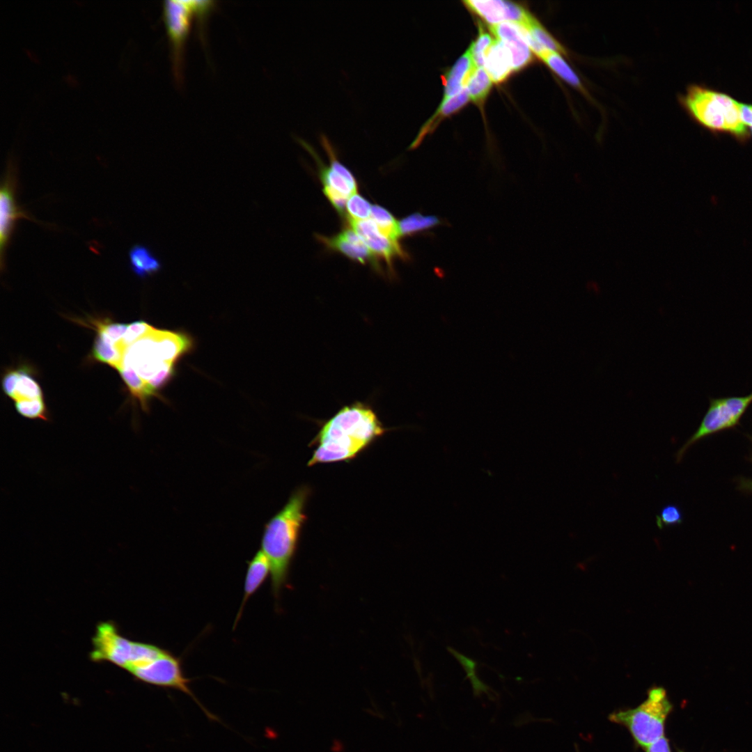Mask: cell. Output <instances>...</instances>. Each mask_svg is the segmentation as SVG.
<instances>
[{
  "mask_svg": "<svg viewBox=\"0 0 752 752\" xmlns=\"http://www.w3.org/2000/svg\"><path fill=\"white\" fill-rule=\"evenodd\" d=\"M384 432L369 405L356 402L345 406L324 423L312 441L317 448L308 465L350 460Z\"/></svg>",
  "mask_w": 752,
  "mask_h": 752,
  "instance_id": "6da1fadb",
  "label": "cell"
},
{
  "mask_svg": "<svg viewBox=\"0 0 752 752\" xmlns=\"http://www.w3.org/2000/svg\"><path fill=\"white\" fill-rule=\"evenodd\" d=\"M308 489H297L285 506L265 525L260 550L270 566L271 590L278 606L283 588L288 587L290 566L297 549Z\"/></svg>",
  "mask_w": 752,
  "mask_h": 752,
  "instance_id": "7a4b0ae2",
  "label": "cell"
},
{
  "mask_svg": "<svg viewBox=\"0 0 752 752\" xmlns=\"http://www.w3.org/2000/svg\"><path fill=\"white\" fill-rule=\"evenodd\" d=\"M689 117L714 135L727 134L742 144L751 138L742 119V102L705 84H691L678 97Z\"/></svg>",
  "mask_w": 752,
  "mask_h": 752,
  "instance_id": "3957f363",
  "label": "cell"
},
{
  "mask_svg": "<svg viewBox=\"0 0 752 752\" xmlns=\"http://www.w3.org/2000/svg\"><path fill=\"white\" fill-rule=\"evenodd\" d=\"M672 708L665 689L654 687L639 705L611 713L609 719L625 727L636 743L645 748L664 736L666 720Z\"/></svg>",
  "mask_w": 752,
  "mask_h": 752,
  "instance_id": "277c9868",
  "label": "cell"
},
{
  "mask_svg": "<svg viewBox=\"0 0 752 752\" xmlns=\"http://www.w3.org/2000/svg\"><path fill=\"white\" fill-rule=\"evenodd\" d=\"M752 404V393L744 396L710 398V405L695 432L675 454L676 462L682 461L688 449L710 435L735 428Z\"/></svg>",
  "mask_w": 752,
  "mask_h": 752,
  "instance_id": "5b68a950",
  "label": "cell"
},
{
  "mask_svg": "<svg viewBox=\"0 0 752 752\" xmlns=\"http://www.w3.org/2000/svg\"><path fill=\"white\" fill-rule=\"evenodd\" d=\"M140 682L150 685L177 690L189 696L210 719L215 717L198 700L190 688L191 679L185 675L182 660L170 651L161 657L128 671Z\"/></svg>",
  "mask_w": 752,
  "mask_h": 752,
  "instance_id": "8992f818",
  "label": "cell"
},
{
  "mask_svg": "<svg viewBox=\"0 0 752 752\" xmlns=\"http://www.w3.org/2000/svg\"><path fill=\"white\" fill-rule=\"evenodd\" d=\"M320 139L321 144L329 156V167L321 162L322 161L310 144L301 139H298V141L309 151L320 164V178L324 194L340 214H345L347 200L357 191V182L351 172L337 159L334 148L328 138L321 134Z\"/></svg>",
  "mask_w": 752,
  "mask_h": 752,
  "instance_id": "52a82bcc",
  "label": "cell"
},
{
  "mask_svg": "<svg viewBox=\"0 0 752 752\" xmlns=\"http://www.w3.org/2000/svg\"><path fill=\"white\" fill-rule=\"evenodd\" d=\"M17 167L12 159L8 161L0 187V263L3 270L6 252L19 219L36 221L17 202Z\"/></svg>",
  "mask_w": 752,
  "mask_h": 752,
  "instance_id": "ba28073f",
  "label": "cell"
},
{
  "mask_svg": "<svg viewBox=\"0 0 752 752\" xmlns=\"http://www.w3.org/2000/svg\"><path fill=\"white\" fill-rule=\"evenodd\" d=\"M163 19L173 54V70L178 78L182 68L185 46L193 18L196 16L193 0H166L162 5Z\"/></svg>",
  "mask_w": 752,
  "mask_h": 752,
  "instance_id": "9c48e42d",
  "label": "cell"
},
{
  "mask_svg": "<svg viewBox=\"0 0 752 752\" xmlns=\"http://www.w3.org/2000/svg\"><path fill=\"white\" fill-rule=\"evenodd\" d=\"M92 643L90 658L93 661H109L126 670L131 661L134 641L121 635L114 623H99Z\"/></svg>",
  "mask_w": 752,
  "mask_h": 752,
  "instance_id": "30bf717a",
  "label": "cell"
},
{
  "mask_svg": "<svg viewBox=\"0 0 752 752\" xmlns=\"http://www.w3.org/2000/svg\"><path fill=\"white\" fill-rule=\"evenodd\" d=\"M155 329L126 348L122 365L132 368L147 382L168 363H172L162 360L156 346Z\"/></svg>",
  "mask_w": 752,
  "mask_h": 752,
  "instance_id": "8fae6325",
  "label": "cell"
},
{
  "mask_svg": "<svg viewBox=\"0 0 752 752\" xmlns=\"http://www.w3.org/2000/svg\"><path fill=\"white\" fill-rule=\"evenodd\" d=\"M464 3L490 26L504 22H512L526 27L534 19L522 6L510 1L467 0Z\"/></svg>",
  "mask_w": 752,
  "mask_h": 752,
  "instance_id": "7c38bea8",
  "label": "cell"
},
{
  "mask_svg": "<svg viewBox=\"0 0 752 752\" xmlns=\"http://www.w3.org/2000/svg\"><path fill=\"white\" fill-rule=\"evenodd\" d=\"M349 221L352 228L359 235L372 253L375 256L382 258L389 265L394 258L407 257L398 241L384 235L373 219Z\"/></svg>",
  "mask_w": 752,
  "mask_h": 752,
  "instance_id": "4fadbf2b",
  "label": "cell"
},
{
  "mask_svg": "<svg viewBox=\"0 0 752 752\" xmlns=\"http://www.w3.org/2000/svg\"><path fill=\"white\" fill-rule=\"evenodd\" d=\"M328 248L337 251L352 260L361 263L376 264L375 255L352 229L347 228L333 237L318 236Z\"/></svg>",
  "mask_w": 752,
  "mask_h": 752,
  "instance_id": "5bb4252c",
  "label": "cell"
},
{
  "mask_svg": "<svg viewBox=\"0 0 752 752\" xmlns=\"http://www.w3.org/2000/svg\"><path fill=\"white\" fill-rule=\"evenodd\" d=\"M156 346L162 360L175 363L194 347V340L184 332L156 329L154 331Z\"/></svg>",
  "mask_w": 752,
  "mask_h": 752,
  "instance_id": "9a60e30c",
  "label": "cell"
},
{
  "mask_svg": "<svg viewBox=\"0 0 752 752\" xmlns=\"http://www.w3.org/2000/svg\"><path fill=\"white\" fill-rule=\"evenodd\" d=\"M269 574H270L269 561L264 553L259 549L254 554L253 558L248 561V567L244 581V595L239 611L235 617L233 629H235L238 621L241 618L244 606L249 599L263 586Z\"/></svg>",
  "mask_w": 752,
  "mask_h": 752,
  "instance_id": "2e32d148",
  "label": "cell"
},
{
  "mask_svg": "<svg viewBox=\"0 0 752 752\" xmlns=\"http://www.w3.org/2000/svg\"><path fill=\"white\" fill-rule=\"evenodd\" d=\"M485 68L492 81L500 83L512 71L511 56L500 40H494L485 58Z\"/></svg>",
  "mask_w": 752,
  "mask_h": 752,
  "instance_id": "e0dca14e",
  "label": "cell"
},
{
  "mask_svg": "<svg viewBox=\"0 0 752 752\" xmlns=\"http://www.w3.org/2000/svg\"><path fill=\"white\" fill-rule=\"evenodd\" d=\"M476 68L467 50L445 75L444 98L452 97L462 91L471 73Z\"/></svg>",
  "mask_w": 752,
  "mask_h": 752,
  "instance_id": "ac0fdd59",
  "label": "cell"
},
{
  "mask_svg": "<svg viewBox=\"0 0 752 752\" xmlns=\"http://www.w3.org/2000/svg\"><path fill=\"white\" fill-rule=\"evenodd\" d=\"M129 261L132 272L141 279L156 274L162 267L160 260L152 250L141 244H134L130 248Z\"/></svg>",
  "mask_w": 752,
  "mask_h": 752,
  "instance_id": "d6986e66",
  "label": "cell"
},
{
  "mask_svg": "<svg viewBox=\"0 0 752 752\" xmlns=\"http://www.w3.org/2000/svg\"><path fill=\"white\" fill-rule=\"evenodd\" d=\"M469 98L466 88L455 95L444 98L434 114L421 127L410 148L418 146L423 137L432 131L442 118L461 109L469 102Z\"/></svg>",
  "mask_w": 752,
  "mask_h": 752,
  "instance_id": "ffe728a7",
  "label": "cell"
},
{
  "mask_svg": "<svg viewBox=\"0 0 752 752\" xmlns=\"http://www.w3.org/2000/svg\"><path fill=\"white\" fill-rule=\"evenodd\" d=\"M118 372L132 396L139 402L143 411L148 412L149 410L148 401L151 398L157 397L161 398L157 391L148 382L143 379L132 368L122 366L118 370Z\"/></svg>",
  "mask_w": 752,
  "mask_h": 752,
  "instance_id": "44dd1931",
  "label": "cell"
},
{
  "mask_svg": "<svg viewBox=\"0 0 752 752\" xmlns=\"http://www.w3.org/2000/svg\"><path fill=\"white\" fill-rule=\"evenodd\" d=\"M523 30L521 26L519 29L500 40L510 52L514 70L525 67L532 60L531 50L524 38Z\"/></svg>",
  "mask_w": 752,
  "mask_h": 752,
  "instance_id": "7402d4cb",
  "label": "cell"
},
{
  "mask_svg": "<svg viewBox=\"0 0 752 752\" xmlns=\"http://www.w3.org/2000/svg\"><path fill=\"white\" fill-rule=\"evenodd\" d=\"M563 56L561 54L557 52H547L540 58V59H542L552 72L567 84L578 89L582 93H585L584 87L579 77L567 63Z\"/></svg>",
  "mask_w": 752,
  "mask_h": 752,
  "instance_id": "603a6c76",
  "label": "cell"
},
{
  "mask_svg": "<svg viewBox=\"0 0 752 752\" xmlns=\"http://www.w3.org/2000/svg\"><path fill=\"white\" fill-rule=\"evenodd\" d=\"M124 353L125 352L119 347L118 343H113L97 334L92 350L95 360L106 363L118 370L123 365Z\"/></svg>",
  "mask_w": 752,
  "mask_h": 752,
  "instance_id": "cb8c5ba5",
  "label": "cell"
},
{
  "mask_svg": "<svg viewBox=\"0 0 752 752\" xmlns=\"http://www.w3.org/2000/svg\"><path fill=\"white\" fill-rule=\"evenodd\" d=\"M441 224L436 216L413 213L398 222L400 236H407L424 231Z\"/></svg>",
  "mask_w": 752,
  "mask_h": 752,
  "instance_id": "d4e9b609",
  "label": "cell"
},
{
  "mask_svg": "<svg viewBox=\"0 0 752 752\" xmlns=\"http://www.w3.org/2000/svg\"><path fill=\"white\" fill-rule=\"evenodd\" d=\"M491 86V79L486 70L483 67H476L471 73L465 88L469 97L475 102L480 103L488 95Z\"/></svg>",
  "mask_w": 752,
  "mask_h": 752,
  "instance_id": "484cf974",
  "label": "cell"
},
{
  "mask_svg": "<svg viewBox=\"0 0 752 752\" xmlns=\"http://www.w3.org/2000/svg\"><path fill=\"white\" fill-rule=\"evenodd\" d=\"M39 398H43L42 391L39 384L27 370L19 369V377L13 400L17 402Z\"/></svg>",
  "mask_w": 752,
  "mask_h": 752,
  "instance_id": "4316f807",
  "label": "cell"
},
{
  "mask_svg": "<svg viewBox=\"0 0 752 752\" xmlns=\"http://www.w3.org/2000/svg\"><path fill=\"white\" fill-rule=\"evenodd\" d=\"M370 217L384 235L398 241L400 237L398 222L388 210L379 205H372Z\"/></svg>",
  "mask_w": 752,
  "mask_h": 752,
  "instance_id": "83f0119b",
  "label": "cell"
},
{
  "mask_svg": "<svg viewBox=\"0 0 752 752\" xmlns=\"http://www.w3.org/2000/svg\"><path fill=\"white\" fill-rule=\"evenodd\" d=\"M525 28L531 33L535 40L547 50L557 52L562 55L567 54L566 49L535 18Z\"/></svg>",
  "mask_w": 752,
  "mask_h": 752,
  "instance_id": "f1b7e54d",
  "label": "cell"
},
{
  "mask_svg": "<svg viewBox=\"0 0 752 752\" xmlns=\"http://www.w3.org/2000/svg\"><path fill=\"white\" fill-rule=\"evenodd\" d=\"M15 407L22 416L30 419L48 421L49 416L43 398L15 402Z\"/></svg>",
  "mask_w": 752,
  "mask_h": 752,
  "instance_id": "f546056e",
  "label": "cell"
},
{
  "mask_svg": "<svg viewBox=\"0 0 752 752\" xmlns=\"http://www.w3.org/2000/svg\"><path fill=\"white\" fill-rule=\"evenodd\" d=\"M372 205L359 194L355 193L347 200L345 214L349 221L368 219L371 215Z\"/></svg>",
  "mask_w": 752,
  "mask_h": 752,
  "instance_id": "4dcf8cb0",
  "label": "cell"
},
{
  "mask_svg": "<svg viewBox=\"0 0 752 752\" xmlns=\"http://www.w3.org/2000/svg\"><path fill=\"white\" fill-rule=\"evenodd\" d=\"M494 42L491 36L480 27L478 36L468 49L476 67L484 65L485 56Z\"/></svg>",
  "mask_w": 752,
  "mask_h": 752,
  "instance_id": "1f68e13d",
  "label": "cell"
},
{
  "mask_svg": "<svg viewBox=\"0 0 752 752\" xmlns=\"http://www.w3.org/2000/svg\"><path fill=\"white\" fill-rule=\"evenodd\" d=\"M91 323L95 328L97 334L116 344L121 341L128 327L127 324L109 322L106 320H93Z\"/></svg>",
  "mask_w": 752,
  "mask_h": 752,
  "instance_id": "d6a6232c",
  "label": "cell"
},
{
  "mask_svg": "<svg viewBox=\"0 0 752 752\" xmlns=\"http://www.w3.org/2000/svg\"><path fill=\"white\" fill-rule=\"evenodd\" d=\"M155 327L145 321H136L128 324L126 333L121 341L118 343L119 347L124 352L134 342L151 333Z\"/></svg>",
  "mask_w": 752,
  "mask_h": 752,
  "instance_id": "836d02e7",
  "label": "cell"
},
{
  "mask_svg": "<svg viewBox=\"0 0 752 752\" xmlns=\"http://www.w3.org/2000/svg\"><path fill=\"white\" fill-rule=\"evenodd\" d=\"M683 513L675 504H666L663 506L655 516V523L659 529L680 525L683 522Z\"/></svg>",
  "mask_w": 752,
  "mask_h": 752,
  "instance_id": "e575fe53",
  "label": "cell"
},
{
  "mask_svg": "<svg viewBox=\"0 0 752 752\" xmlns=\"http://www.w3.org/2000/svg\"><path fill=\"white\" fill-rule=\"evenodd\" d=\"M175 374V363H168L148 384L156 391L167 384Z\"/></svg>",
  "mask_w": 752,
  "mask_h": 752,
  "instance_id": "d590c367",
  "label": "cell"
},
{
  "mask_svg": "<svg viewBox=\"0 0 752 752\" xmlns=\"http://www.w3.org/2000/svg\"><path fill=\"white\" fill-rule=\"evenodd\" d=\"M448 650L462 665L467 677L469 678L470 682L478 678L476 675V662L475 661L460 654L451 648H448Z\"/></svg>",
  "mask_w": 752,
  "mask_h": 752,
  "instance_id": "8d00e7d4",
  "label": "cell"
},
{
  "mask_svg": "<svg viewBox=\"0 0 752 752\" xmlns=\"http://www.w3.org/2000/svg\"><path fill=\"white\" fill-rule=\"evenodd\" d=\"M19 377V369H16L7 372L3 377V391L11 399L14 397Z\"/></svg>",
  "mask_w": 752,
  "mask_h": 752,
  "instance_id": "74e56055",
  "label": "cell"
},
{
  "mask_svg": "<svg viewBox=\"0 0 752 752\" xmlns=\"http://www.w3.org/2000/svg\"><path fill=\"white\" fill-rule=\"evenodd\" d=\"M643 749L645 752H671L668 740L665 736L655 741Z\"/></svg>",
  "mask_w": 752,
  "mask_h": 752,
  "instance_id": "f35d334b",
  "label": "cell"
},
{
  "mask_svg": "<svg viewBox=\"0 0 752 752\" xmlns=\"http://www.w3.org/2000/svg\"><path fill=\"white\" fill-rule=\"evenodd\" d=\"M742 119L752 134V104L742 102Z\"/></svg>",
  "mask_w": 752,
  "mask_h": 752,
  "instance_id": "ab89813d",
  "label": "cell"
},
{
  "mask_svg": "<svg viewBox=\"0 0 752 752\" xmlns=\"http://www.w3.org/2000/svg\"><path fill=\"white\" fill-rule=\"evenodd\" d=\"M739 487L743 491L752 492V480L746 478L740 479L739 481Z\"/></svg>",
  "mask_w": 752,
  "mask_h": 752,
  "instance_id": "60d3db41",
  "label": "cell"
},
{
  "mask_svg": "<svg viewBox=\"0 0 752 752\" xmlns=\"http://www.w3.org/2000/svg\"><path fill=\"white\" fill-rule=\"evenodd\" d=\"M750 441L752 442V436L747 435ZM750 461L752 462V455L750 457Z\"/></svg>",
  "mask_w": 752,
  "mask_h": 752,
  "instance_id": "b9f144b4",
  "label": "cell"
},
{
  "mask_svg": "<svg viewBox=\"0 0 752 752\" xmlns=\"http://www.w3.org/2000/svg\"><path fill=\"white\" fill-rule=\"evenodd\" d=\"M679 752H682V751H679Z\"/></svg>",
  "mask_w": 752,
  "mask_h": 752,
  "instance_id": "7bdbcfd3",
  "label": "cell"
}]
</instances>
